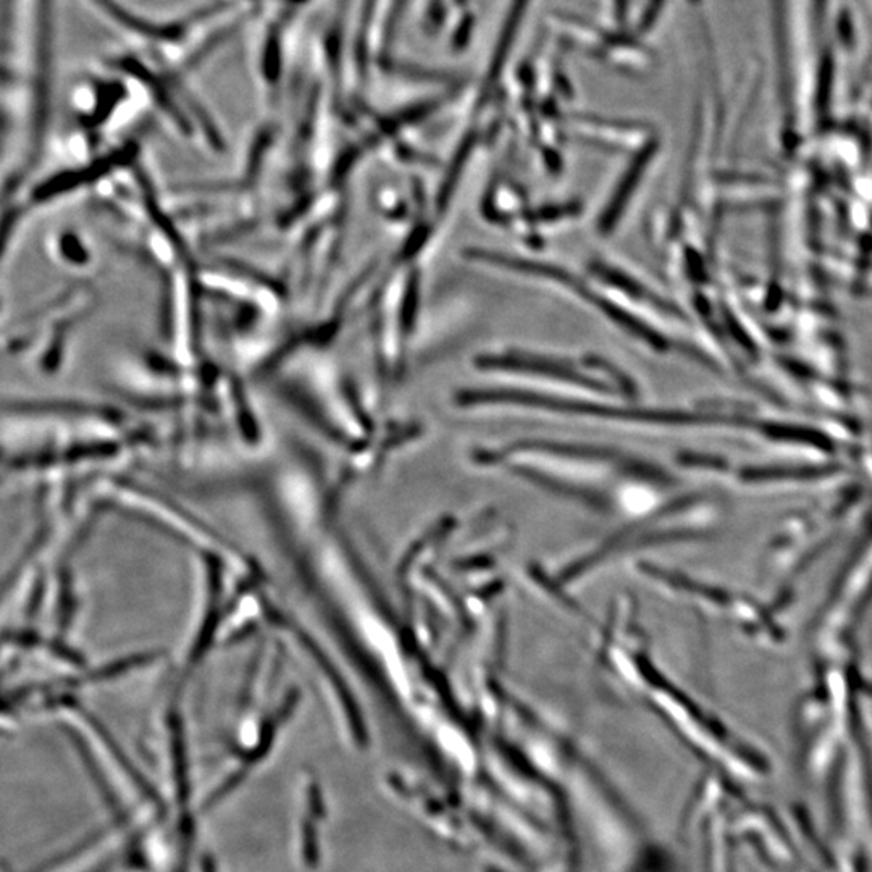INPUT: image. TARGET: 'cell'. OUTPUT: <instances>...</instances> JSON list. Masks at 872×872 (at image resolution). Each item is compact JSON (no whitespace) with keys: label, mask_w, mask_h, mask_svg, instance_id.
Returning a JSON list of instances; mask_svg holds the SVG:
<instances>
[{"label":"cell","mask_w":872,"mask_h":872,"mask_svg":"<svg viewBox=\"0 0 872 872\" xmlns=\"http://www.w3.org/2000/svg\"><path fill=\"white\" fill-rule=\"evenodd\" d=\"M203 872H216V868H214V863H212V858L209 857L204 858Z\"/></svg>","instance_id":"obj_1"}]
</instances>
